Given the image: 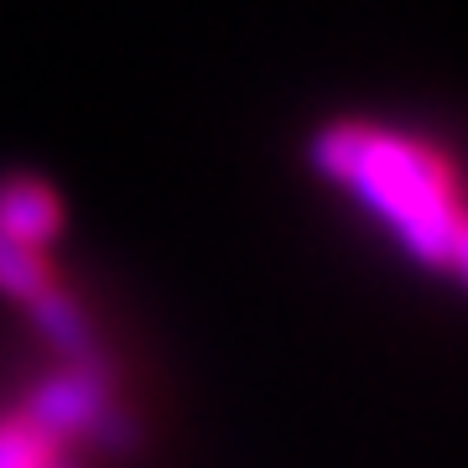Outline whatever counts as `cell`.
<instances>
[{"instance_id":"cell-1","label":"cell","mask_w":468,"mask_h":468,"mask_svg":"<svg viewBox=\"0 0 468 468\" xmlns=\"http://www.w3.org/2000/svg\"><path fill=\"white\" fill-rule=\"evenodd\" d=\"M313 167L365 203L417 266L448 271V245L463 218V198L442 151L380 125L338 120L313 135Z\"/></svg>"},{"instance_id":"cell-2","label":"cell","mask_w":468,"mask_h":468,"mask_svg":"<svg viewBox=\"0 0 468 468\" xmlns=\"http://www.w3.org/2000/svg\"><path fill=\"white\" fill-rule=\"evenodd\" d=\"M21 417L32 421L37 432H48L58 448L73 442V437H84V442H94L104 452L135 448V421L115 401V390H110L100 365H63L58 375H48L27 396Z\"/></svg>"},{"instance_id":"cell-3","label":"cell","mask_w":468,"mask_h":468,"mask_svg":"<svg viewBox=\"0 0 468 468\" xmlns=\"http://www.w3.org/2000/svg\"><path fill=\"white\" fill-rule=\"evenodd\" d=\"M63 234V198L42 177H5L0 183V239L48 250Z\"/></svg>"},{"instance_id":"cell-4","label":"cell","mask_w":468,"mask_h":468,"mask_svg":"<svg viewBox=\"0 0 468 468\" xmlns=\"http://www.w3.org/2000/svg\"><path fill=\"white\" fill-rule=\"evenodd\" d=\"M27 318H32V328L48 338V349L63 365H100V334H94L84 302L73 297V292L48 286L37 302H27Z\"/></svg>"},{"instance_id":"cell-5","label":"cell","mask_w":468,"mask_h":468,"mask_svg":"<svg viewBox=\"0 0 468 468\" xmlns=\"http://www.w3.org/2000/svg\"><path fill=\"white\" fill-rule=\"evenodd\" d=\"M48 286H58L48 250H27V245L0 239V297H11V302L27 307V302H37Z\"/></svg>"},{"instance_id":"cell-6","label":"cell","mask_w":468,"mask_h":468,"mask_svg":"<svg viewBox=\"0 0 468 468\" xmlns=\"http://www.w3.org/2000/svg\"><path fill=\"white\" fill-rule=\"evenodd\" d=\"M63 458V448L48 432H37L32 421L21 417H0V468H48Z\"/></svg>"},{"instance_id":"cell-7","label":"cell","mask_w":468,"mask_h":468,"mask_svg":"<svg viewBox=\"0 0 468 468\" xmlns=\"http://www.w3.org/2000/svg\"><path fill=\"white\" fill-rule=\"evenodd\" d=\"M448 276H458V286L468 292V208L452 229V245H448Z\"/></svg>"},{"instance_id":"cell-8","label":"cell","mask_w":468,"mask_h":468,"mask_svg":"<svg viewBox=\"0 0 468 468\" xmlns=\"http://www.w3.org/2000/svg\"><path fill=\"white\" fill-rule=\"evenodd\" d=\"M48 468H63V458H58V463H48Z\"/></svg>"}]
</instances>
